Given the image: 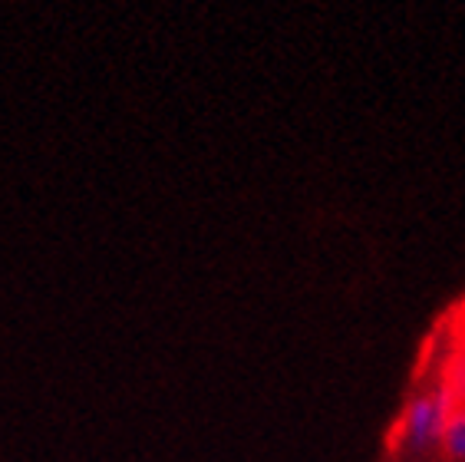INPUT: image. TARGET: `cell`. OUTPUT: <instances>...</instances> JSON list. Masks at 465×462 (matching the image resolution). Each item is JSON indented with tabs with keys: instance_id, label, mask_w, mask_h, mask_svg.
Segmentation results:
<instances>
[{
	"instance_id": "obj_2",
	"label": "cell",
	"mask_w": 465,
	"mask_h": 462,
	"mask_svg": "<svg viewBox=\"0 0 465 462\" xmlns=\"http://www.w3.org/2000/svg\"><path fill=\"white\" fill-rule=\"evenodd\" d=\"M439 456L446 462H465V407L452 409V417H449V423H446V433H442Z\"/></svg>"
},
{
	"instance_id": "obj_3",
	"label": "cell",
	"mask_w": 465,
	"mask_h": 462,
	"mask_svg": "<svg viewBox=\"0 0 465 462\" xmlns=\"http://www.w3.org/2000/svg\"><path fill=\"white\" fill-rule=\"evenodd\" d=\"M439 377L446 380L449 393L456 397L459 407H465V340L452 350V354H449L446 367H442V374Z\"/></svg>"
},
{
	"instance_id": "obj_1",
	"label": "cell",
	"mask_w": 465,
	"mask_h": 462,
	"mask_svg": "<svg viewBox=\"0 0 465 462\" xmlns=\"http://www.w3.org/2000/svg\"><path fill=\"white\" fill-rule=\"evenodd\" d=\"M456 407H459L456 397L449 393L442 377L416 387L406 397L403 409H400V419H396L393 427L396 453L403 456V459H426V456L439 453L446 423Z\"/></svg>"
}]
</instances>
